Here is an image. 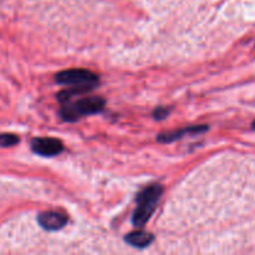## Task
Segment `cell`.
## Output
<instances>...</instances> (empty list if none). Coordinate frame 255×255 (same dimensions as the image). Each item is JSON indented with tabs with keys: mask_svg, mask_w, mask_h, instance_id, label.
<instances>
[{
	"mask_svg": "<svg viewBox=\"0 0 255 255\" xmlns=\"http://www.w3.org/2000/svg\"><path fill=\"white\" fill-rule=\"evenodd\" d=\"M162 194H163V187L161 184H152L137 194V207L132 214V224L136 228H143L147 222L151 219Z\"/></svg>",
	"mask_w": 255,
	"mask_h": 255,
	"instance_id": "obj_1",
	"label": "cell"
},
{
	"mask_svg": "<svg viewBox=\"0 0 255 255\" xmlns=\"http://www.w3.org/2000/svg\"><path fill=\"white\" fill-rule=\"evenodd\" d=\"M105 106H106V101L102 97H82L77 101H67L62 104L59 115L64 121L76 122L77 120L82 119L85 116L100 114V112L104 111Z\"/></svg>",
	"mask_w": 255,
	"mask_h": 255,
	"instance_id": "obj_2",
	"label": "cell"
},
{
	"mask_svg": "<svg viewBox=\"0 0 255 255\" xmlns=\"http://www.w3.org/2000/svg\"><path fill=\"white\" fill-rule=\"evenodd\" d=\"M55 81L66 86H77L87 89L89 91L96 89L100 84L99 75L86 69H69L55 75Z\"/></svg>",
	"mask_w": 255,
	"mask_h": 255,
	"instance_id": "obj_3",
	"label": "cell"
},
{
	"mask_svg": "<svg viewBox=\"0 0 255 255\" xmlns=\"http://www.w3.org/2000/svg\"><path fill=\"white\" fill-rule=\"evenodd\" d=\"M31 151L41 157H55L64 151V143L52 137H37L31 141Z\"/></svg>",
	"mask_w": 255,
	"mask_h": 255,
	"instance_id": "obj_4",
	"label": "cell"
},
{
	"mask_svg": "<svg viewBox=\"0 0 255 255\" xmlns=\"http://www.w3.org/2000/svg\"><path fill=\"white\" fill-rule=\"evenodd\" d=\"M67 222H69V217L56 211L41 212L37 216V223L40 224V227L49 232L60 231L66 226Z\"/></svg>",
	"mask_w": 255,
	"mask_h": 255,
	"instance_id": "obj_5",
	"label": "cell"
},
{
	"mask_svg": "<svg viewBox=\"0 0 255 255\" xmlns=\"http://www.w3.org/2000/svg\"><path fill=\"white\" fill-rule=\"evenodd\" d=\"M209 127L207 125H198V126H189L184 127L181 129H174V131H168V132H161V133L157 136V141L161 142V143H171V142L177 141V139L183 138L187 134H197V133H203V132L208 131Z\"/></svg>",
	"mask_w": 255,
	"mask_h": 255,
	"instance_id": "obj_6",
	"label": "cell"
},
{
	"mask_svg": "<svg viewBox=\"0 0 255 255\" xmlns=\"http://www.w3.org/2000/svg\"><path fill=\"white\" fill-rule=\"evenodd\" d=\"M153 241H154L153 234L144 231L131 232V233H128L126 237H125V242H126L127 244H129L131 247H134V248H138V249L147 248V247H148Z\"/></svg>",
	"mask_w": 255,
	"mask_h": 255,
	"instance_id": "obj_7",
	"label": "cell"
},
{
	"mask_svg": "<svg viewBox=\"0 0 255 255\" xmlns=\"http://www.w3.org/2000/svg\"><path fill=\"white\" fill-rule=\"evenodd\" d=\"M20 142V138L14 133H0V147H11Z\"/></svg>",
	"mask_w": 255,
	"mask_h": 255,
	"instance_id": "obj_8",
	"label": "cell"
},
{
	"mask_svg": "<svg viewBox=\"0 0 255 255\" xmlns=\"http://www.w3.org/2000/svg\"><path fill=\"white\" fill-rule=\"evenodd\" d=\"M171 111H172L171 107H169V109H167V107H157V109L153 111L154 120H158V121L164 120L169 114H171Z\"/></svg>",
	"mask_w": 255,
	"mask_h": 255,
	"instance_id": "obj_9",
	"label": "cell"
},
{
	"mask_svg": "<svg viewBox=\"0 0 255 255\" xmlns=\"http://www.w3.org/2000/svg\"><path fill=\"white\" fill-rule=\"evenodd\" d=\"M252 128H253L254 131H255V120L253 121V124H252Z\"/></svg>",
	"mask_w": 255,
	"mask_h": 255,
	"instance_id": "obj_10",
	"label": "cell"
}]
</instances>
